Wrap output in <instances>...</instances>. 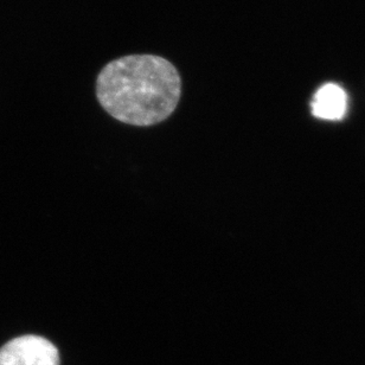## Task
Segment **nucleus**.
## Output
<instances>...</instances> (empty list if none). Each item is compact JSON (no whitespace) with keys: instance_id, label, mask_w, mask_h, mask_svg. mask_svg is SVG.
<instances>
[{"instance_id":"obj_2","label":"nucleus","mask_w":365,"mask_h":365,"mask_svg":"<svg viewBox=\"0 0 365 365\" xmlns=\"http://www.w3.org/2000/svg\"><path fill=\"white\" fill-rule=\"evenodd\" d=\"M0 365H60V354L46 338L26 334L0 349Z\"/></svg>"},{"instance_id":"obj_1","label":"nucleus","mask_w":365,"mask_h":365,"mask_svg":"<svg viewBox=\"0 0 365 365\" xmlns=\"http://www.w3.org/2000/svg\"><path fill=\"white\" fill-rule=\"evenodd\" d=\"M180 93L182 81L176 68L155 55L112 61L96 82L102 108L132 126H152L168 119L178 106Z\"/></svg>"},{"instance_id":"obj_3","label":"nucleus","mask_w":365,"mask_h":365,"mask_svg":"<svg viewBox=\"0 0 365 365\" xmlns=\"http://www.w3.org/2000/svg\"><path fill=\"white\" fill-rule=\"evenodd\" d=\"M348 98L344 89L334 83H327L317 91L312 102V112L317 118L339 120L344 116Z\"/></svg>"}]
</instances>
